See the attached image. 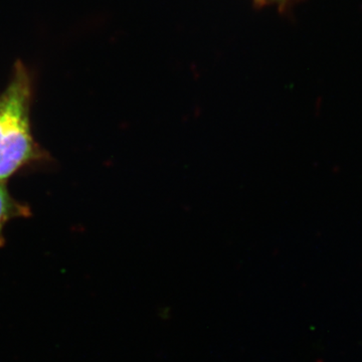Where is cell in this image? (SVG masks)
Masks as SVG:
<instances>
[{"label":"cell","instance_id":"obj_1","mask_svg":"<svg viewBox=\"0 0 362 362\" xmlns=\"http://www.w3.org/2000/svg\"><path fill=\"white\" fill-rule=\"evenodd\" d=\"M32 80L21 62L0 95V182L33 158L35 146L30 125Z\"/></svg>","mask_w":362,"mask_h":362},{"label":"cell","instance_id":"obj_2","mask_svg":"<svg viewBox=\"0 0 362 362\" xmlns=\"http://www.w3.org/2000/svg\"><path fill=\"white\" fill-rule=\"evenodd\" d=\"M13 209V201L4 183L0 182V233Z\"/></svg>","mask_w":362,"mask_h":362},{"label":"cell","instance_id":"obj_3","mask_svg":"<svg viewBox=\"0 0 362 362\" xmlns=\"http://www.w3.org/2000/svg\"><path fill=\"white\" fill-rule=\"evenodd\" d=\"M255 1L259 6H266V4H282L285 0H255Z\"/></svg>","mask_w":362,"mask_h":362}]
</instances>
